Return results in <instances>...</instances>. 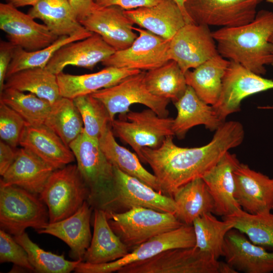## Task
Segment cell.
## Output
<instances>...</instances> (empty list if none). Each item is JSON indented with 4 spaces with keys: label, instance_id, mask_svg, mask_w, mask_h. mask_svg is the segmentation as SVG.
<instances>
[{
    "label": "cell",
    "instance_id": "8992f818",
    "mask_svg": "<svg viewBox=\"0 0 273 273\" xmlns=\"http://www.w3.org/2000/svg\"><path fill=\"white\" fill-rule=\"evenodd\" d=\"M88 195L77 165L69 164L53 172L39 197L47 205L52 223L75 213Z\"/></svg>",
    "mask_w": 273,
    "mask_h": 273
},
{
    "label": "cell",
    "instance_id": "4fadbf2b",
    "mask_svg": "<svg viewBox=\"0 0 273 273\" xmlns=\"http://www.w3.org/2000/svg\"><path fill=\"white\" fill-rule=\"evenodd\" d=\"M218 54L216 42L209 27L186 23L169 42L168 55L185 73Z\"/></svg>",
    "mask_w": 273,
    "mask_h": 273
},
{
    "label": "cell",
    "instance_id": "1f68e13d",
    "mask_svg": "<svg viewBox=\"0 0 273 273\" xmlns=\"http://www.w3.org/2000/svg\"><path fill=\"white\" fill-rule=\"evenodd\" d=\"M99 143L103 153L114 166L159 192L155 176L143 166L139 157L116 142L110 124L102 133Z\"/></svg>",
    "mask_w": 273,
    "mask_h": 273
},
{
    "label": "cell",
    "instance_id": "2e32d148",
    "mask_svg": "<svg viewBox=\"0 0 273 273\" xmlns=\"http://www.w3.org/2000/svg\"><path fill=\"white\" fill-rule=\"evenodd\" d=\"M114 170L116 199L112 212H122L133 207H144L175 215L176 206L173 198L154 190L115 166Z\"/></svg>",
    "mask_w": 273,
    "mask_h": 273
},
{
    "label": "cell",
    "instance_id": "484cf974",
    "mask_svg": "<svg viewBox=\"0 0 273 273\" xmlns=\"http://www.w3.org/2000/svg\"><path fill=\"white\" fill-rule=\"evenodd\" d=\"M173 104L177 115L173 120L172 131L178 139H184L194 126L203 125L206 128L215 131L224 122L213 106L202 100L189 85L184 94Z\"/></svg>",
    "mask_w": 273,
    "mask_h": 273
},
{
    "label": "cell",
    "instance_id": "603a6c76",
    "mask_svg": "<svg viewBox=\"0 0 273 273\" xmlns=\"http://www.w3.org/2000/svg\"><path fill=\"white\" fill-rule=\"evenodd\" d=\"M239 163L236 155L228 151L202 177L214 200V214L226 216L242 209L234 197V172Z\"/></svg>",
    "mask_w": 273,
    "mask_h": 273
},
{
    "label": "cell",
    "instance_id": "8fae6325",
    "mask_svg": "<svg viewBox=\"0 0 273 273\" xmlns=\"http://www.w3.org/2000/svg\"><path fill=\"white\" fill-rule=\"evenodd\" d=\"M263 0H185L192 22L207 26L234 27L251 22Z\"/></svg>",
    "mask_w": 273,
    "mask_h": 273
},
{
    "label": "cell",
    "instance_id": "b9f144b4",
    "mask_svg": "<svg viewBox=\"0 0 273 273\" xmlns=\"http://www.w3.org/2000/svg\"><path fill=\"white\" fill-rule=\"evenodd\" d=\"M27 124L17 112L0 102L1 140L15 148L19 145L21 134Z\"/></svg>",
    "mask_w": 273,
    "mask_h": 273
},
{
    "label": "cell",
    "instance_id": "4dcf8cb0",
    "mask_svg": "<svg viewBox=\"0 0 273 273\" xmlns=\"http://www.w3.org/2000/svg\"><path fill=\"white\" fill-rule=\"evenodd\" d=\"M28 14L42 21L58 37L86 30L74 15L69 0H41L32 6Z\"/></svg>",
    "mask_w": 273,
    "mask_h": 273
},
{
    "label": "cell",
    "instance_id": "ac0fdd59",
    "mask_svg": "<svg viewBox=\"0 0 273 273\" xmlns=\"http://www.w3.org/2000/svg\"><path fill=\"white\" fill-rule=\"evenodd\" d=\"M234 176V197L244 211L252 214L270 212L273 207V178L240 163Z\"/></svg>",
    "mask_w": 273,
    "mask_h": 273
},
{
    "label": "cell",
    "instance_id": "7dc6e473",
    "mask_svg": "<svg viewBox=\"0 0 273 273\" xmlns=\"http://www.w3.org/2000/svg\"><path fill=\"white\" fill-rule=\"evenodd\" d=\"M5 142L0 141V175L2 176L14 162L17 150Z\"/></svg>",
    "mask_w": 273,
    "mask_h": 273
},
{
    "label": "cell",
    "instance_id": "cb8c5ba5",
    "mask_svg": "<svg viewBox=\"0 0 273 273\" xmlns=\"http://www.w3.org/2000/svg\"><path fill=\"white\" fill-rule=\"evenodd\" d=\"M55 170L28 149L17 150L16 158L2 176L0 186H16L39 195Z\"/></svg>",
    "mask_w": 273,
    "mask_h": 273
},
{
    "label": "cell",
    "instance_id": "f1b7e54d",
    "mask_svg": "<svg viewBox=\"0 0 273 273\" xmlns=\"http://www.w3.org/2000/svg\"><path fill=\"white\" fill-rule=\"evenodd\" d=\"M230 61L219 54L185 74L188 85L205 102L214 105L222 87V81Z\"/></svg>",
    "mask_w": 273,
    "mask_h": 273
},
{
    "label": "cell",
    "instance_id": "816d5d0a",
    "mask_svg": "<svg viewBox=\"0 0 273 273\" xmlns=\"http://www.w3.org/2000/svg\"><path fill=\"white\" fill-rule=\"evenodd\" d=\"M259 109H273V106H261V107H258Z\"/></svg>",
    "mask_w": 273,
    "mask_h": 273
},
{
    "label": "cell",
    "instance_id": "7bdbcfd3",
    "mask_svg": "<svg viewBox=\"0 0 273 273\" xmlns=\"http://www.w3.org/2000/svg\"><path fill=\"white\" fill-rule=\"evenodd\" d=\"M0 262H12L18 267L35 271L25 249L10 234L2 229L0 230Z\"/></svg>",
    "mask_w": 273,
    "mask_h": 273
},
{
    "label": "cell",
    "instance_id": "4316f807",
    "mask_svg": "<svg viewBox=\"0 0 273 273\" xmlns=\"http://www.w3.org/2000/svg\"><path fill=\"white\" fill-rule=\"evenodd\" d=\"M141 71L109 66L95 73L82 75H73L62 72L58 74L57 77L61 96L73 99L113 86L126 77Z\"/></svg>",
    "mask_w": 273,
    "mask_h": 273
},
{
    "label": "cell",
    "instance_id": "9f6ffc18",
    "mask_svg": "<svg viewBox=\"0 0 273 273\" xmlns=\"http://www.w3.org/2000/svg\"><path fill=\"white\" fill-rule=\"evenodd\" d=\"M94 1H95V2H96V0H94Z\"/></svg>",
    "mask_w": 273,
    "mask_h": 273
},
{
    "label": "cell",
    "instance_id": "c3c4849f",
    "mask_svg": "<svg viewBox=\"0 0 273 273\" xmlns=\"http://www.w3.org/2000/svg\"><path fill=\"white\" fill-rule=\"evenodd\" d=\"M6 3L18 8L26 6H33L41 0H4Z\"/></svg>",
    "mask_w": 273,
    "mask_h": 273
},
{
    "label": "cell",
    "instance_id": "52a82bcc",
    "mask_svg": "<svg viewBox=\"0 0 273 273\" xmlns=\"http://www.w3.org/2000/svg\"><path fill=\"white\" fill-rule=\"evenodd\" d=\"M125 116L127 121L114 119L111 127L114 134L128 144L141 161L143 148H157L167 136H174L173 119L160 117L149 108L140 112L129 111Z\"/></svg>",
    "mask_w": 273,
    "mask_h": 273
},
{
    "label": "cell",
    "instance_id": "d6986e66",
    "mask_svg": "<svg viewBox=\"0 0 273 273\" xmlns=\"http://www.w3.org/2000/svg\"><path fill=\"white\" fill-rule=\"evenodd\" d=\"M225 261L238 272H273V251L254 244L243 233L233 228L226 234L223 245Z\"/></svg>",
    "mask_w": 273,
    "mask_h": 273
},
{
    "label": "cell",
    "instance_id": "f546056e",
    "mask_svg": "<svg viewBox=\"0 0 273 273\" xmlns=\"http://www.w3.org/2000/svg\"><path fill=\"white\" fill-rule=\"evenodd\" d=\"M172 198L176 206L175 215L184 224L192 225L197 217L214 212V200L201 177L179 188Z\"/></svg>",
    "mask_w": 273,
    "mask_h": 273
},
{
    "label": "cell",
    "instance_id": "f6af8a7d",
    "mask_svg": "<svg viewBox=\"0 0 273 273\" xmlns=\"http://www.w3.org/2000/svg\"><path fill=\"white\" fill-rule=\"evenodd\" d=\"M164 0H96V4L101 7L117 6L124 10L151 7Z\"/></svg>",
    "mask_w": 273,
    "mask_h": 273
},
{
    "label": "cell",
    "instance_id": "bcb514c9",
    "mask_svg": "<svg viewBox=\"0 0 273 273\" xmlns=\"http://www.w3.org/2000/svg\"><path fill=\"white\" fill-rule=\"evenodd\" d=\"M69 1L73 13L79 22L89 15L97 6L94 0H69Z\"/></svg>",
    "mask_w": 273,
    "mask_h": 273
},
{
    "label": "cell",
    "instance_id": "f5cc1de1",
    "mask_svg": "<svg viewBox=\"0 0 273 273\" xmlns=\"http://www.w3.org/2000/svg\"><path fill=\"white\" fill-rule=\"evenodd\" d=\"M269 41L273 43V34L269 39Z\"/></svg>",
    "mask_w": 273,
    "mask_h": 273
},
{
    "label": "cell",
    "instance_id": "ab89813d",
    "mask_svg": "<svg viewBox=\"0 0 273 273\" xmlns=\"http://www.w3.org/2000/svg\"><path fill=\"white\" fill-rule=\"evenodd\" d=\"M14 238L26 251L31 265L38 272L69 273L82 261L68 260L63 254L59 255L41 249L31 240L25 232Z\"/></svg>",
    "mask_w": 273,
    "mask_h": 273
},
{
    "label": "cell",
    "instance_id": "6da1fadb",
    "mask_svg": "<svg viewBox=\"0 0 273 273\" xmlns=\"http://www.w3.org/2000/svg\"><path fill=\"white\" fill-rule=\"evenodd\" d=\"M167 136L157 148L142 150V162L152 169L159 192L172 198L180 187L202 176L211 170L232 148L239 146L244 138L242 124L237 121L224 122L216 130L211 141L200 147L183 148Z\"/></svg>",
    "mask_w": 273,
    "mask_h": 273
},
{
    "label": "cell",
    "instance_id": "d4e9b609",
    "mask_svg": "<svg viewBox=\"0 0 273 273\" xmlns=\"http://www.w3.org/2000/svg\"><path fill=\"white\" fill-rule=\"evenodd\" d=\"M124 12L133 24L168 40L186 24L180 9L174 0H164L151 7Z\"/></svg>",
    "mask_w": 273,
    "mask_h": 273
},
{
    "label": "cell",
    "instance_id": "ba28073f",
    "mask_svg": "<svg viewBox=\"0 0 273 273\" xmlns=\"http://www.w3.org/2000/svg\"><path fill=\"white\" fill-rule=\"evenodd\" d=\"M145 72L128 76L118 83L91 94L106 108L111 121L116 115H125L131 105L140 104L153 110L160 117H167L170 100L156 96L148 89L145 82Z\"/></svg>",
    "mask_w": 273,
    "mask_h": 273
},
{
    "label": "cell",
    "instance_id": "e0dca14e",
    "mask_svg": "<svg viewBox=\"0 0 273 273\" xmlns=\"http://www.w3.org/2000/svg\"><path fill=\"white\" fill-rule=\"evenodd\" d=\"M117 6L101 7L97 5L92 13L80 21L87 30L99 34L116 51L130 47L138 37L133 23Z\"/></svg>",
    "mask_w": 273,
    "mask_h": 273
},
{
    "label": "cell",
    "instance_id": "7a4b0ae2",
    "mask_svg": "<svg viewBox=\"0 0 273 273\" xmlns=\"http://www.w3.org/2000/svg\"><path fill=\"white\" fill-rule=\"evenodd\" d=\"M273 12L260 10L250 22L212 32L218 54L251 71L264 75L265 66L273 65Z\"/></svg>",
    "mask_w": 273,
    "mask_h": 273
},
{
    "label": "cell",
    "instance_id": "30bf717a",
    "mask_svg": "<svg viewBox=\"0 0 273 273\" xmlns=\"http://www.w3.org/2000/svg\"><path fill=\"white\" fill-rule=\"evenodd\" d=\"M193 225L184 224L175 230L156 236L140 244L117 260L102 264L80 262L74 271L78 273H111L129 264L150 259L165 250L195 246Z\"/></svg>",
    "mask_w": 273,
    "mask_h": 273
},
{
    "label": "cell",
    "instance_id": "f907efd6",
    "mask_svg": "<svg viewBox=\"0 0 273 273\" xmlns=\"http://www.w3.org/2000/svg\"><path fill=\"white\" fill-rule=\"evenodd\" d=\"M180 9L186 21V23L192 22L189 16L188 15L185 8V0H174Z\"/></svg>",
    "mask_w": 273,
    "mask_h": 273
},
{
    "label": "cell",
    "instance_id": "7c38bea8",
    "mask_svg": "<svg viewBox=\"0 0 273 273\" xmlns=\"http://www.w3.org/2000/svg\"><path fill=\"white\" fill-rule=\"evenodd\" d=\"M139 35L132 44L117 51L102 62L106 67L141 70H150L170 60V40L142 28L133 27Z\"/></svg>",
    "mask_w": 273,
    "mask_h": 273
},
{
    "label": "cell",
    "instance_id": "7402d4cb",
    "mask_svg": "<svg viewBox=\"0 0 273 273\" xmlns=\"http://www.w3.org/2000/svg\"><path fill=\"white\" fill-rule=\"evenodd\" d=\"M19 145L31 151L54 170L73 162L75 156L59 135L44 124H27L21 134Z\"/></svg>",
    "mask_w": 273,
    "mask_h": 273
},
{
    "label": "cell",
    "instance_id": "f35d334b",
    "mask_svg": "<svg viewBox=\"0 0 273 273\" xmlns=\"http://www.w3.org/2000/svg\"><path fill=\"white\" fill-rule=\"evenodd\" d=\"M231 221L234 228L243 233L254 244L273 247V214H252L242 209L234 214L222 217Z\"/></svg>",
    "mask_w": 273,
    "mask_h": 273
},
{
    "label": "cell",
    "instance_id": "5b68a950",
    "mask_svg": "<svg viewBox=\"0 0 273 273\" xmlns=\"http://www.w3.org/2000/svg\"><path fill=\"white\" fill-rule=\"evenodd\" d=\"M47 205L37 195L16 186H0V226L14 236L49 222Z\"/></svg>",
    "mask_w": 273,
    "mask_h": 273
},
{
    "label": "cell",
    "instance_id": "8d00e7d4",
    "mask_svg": "<svg viewBox=\"0 0 273 273\" xmlns=\"http://www.w3.org/2000/svg\"><path fill=\"white\" fill-rule=\"evenodd\" d=\"M0 102L15 110L28 124L32 126L44 124L52 108V104L45 99L8 87H5L0 93Z\"/></svg>",
    "mask_w": 273,
    "mask_h": 273
},
{
    "label": "cell",
    "instance_id": "9a60e30c",
    "mask_svg": "<svg viewBox=\"0 0 273 273\" xmlns=\"http://www.w3.org/2000/svg\"><path fill=\"white\" fill-rule=\"evenodd\" d=\"M0 29L17 47L34 51L48 47L59 37L44 24L7 3L0 4Z\"/></svg>",
    "mask_w": 273,
    "mask_h": 273
},
{
    "label": "cell",
    "instance_id": "9c48e42d",
    "mask_svg": "<svg viewBox=\"0 0 273 273\" xmlns=\"http://www.w3.org/2000/svg\"><path fill=\"white\" fill-rule=\"evenodd\" d=\"M218 260L196 247L171 249L120 268L118 273H217Z\"/></svg>",
    "mask_w": 273,
    "mask_h": 273
},
{
    "label": "cell",
    "instance_id": "60d3db41",
    "mask_svg": "<svg viewBox=\"0 0 273 273\" xmlns=\"http://www.w3.org/2000/svg\"><path fill=\"white\" fill-rule=\"evenodd\" d=\"M73 100L81 115L83 131L89 136L99 140L111 122L106 108L92 95L78 96Z\"/></svg>",
    "mask_w": 273,
    "mask_h": 273
},
{
    "label": "cell",
    "instance_id": "83f0119b",
    "mask_svg": "<svg viewBox=\"0 0 273 273\" xmlns=\"http://www.w3.org/2000/svg\"><path fill=\"white\" fill-rule=\"evenodd\" d=\"M94 231L90 244L82 261L90 264H102L117 260L130 250L112 229L107 212L95 209Z\"/></svg>",
    "mask_w": 273,
    "mask_h": 273
},
{
    "label": "cell",
    "instance_id": "ee69618b",
    "mask_svg": "<svg viewBox=\"0 0 273 273\" xmlns=\"http://www.w3.org/2000/svg\"><path fill=\"white\" fill-rule=\"evenodd\" d=\"M16 46L10 41L0 42V93L4 89L8 69L13 59Z\"/></svg>",
    "mask_w": 273,
    "mask_h": 273
},
{
    "label": "cell",
    "instance_id": "ffe728a7",
    "mask_svg": "<svg viewBox=\"0 0 273 273\" xmlns=\"http://www.w3.org/2000/svg\"><path fill=\"white\" fill-rule=\"evenodd\" d=\"M99 34L94 33L81 40L67 44L59 49L46 68L57 75L69 65L92 69L115 52Z\"/></svg>",
    "mask_w": 273,
    "mask_h": 273
},
{
    "label": "cell",
    "instance_id": "836d02e7",
    "mask_svg": "<svg viewBox=\"0 0 273 273\" xmlns=\"http://www.w3.org/2000/svg\"><path fill=\"white\" fill-rule=\"evenodd\" d=\"M145 82L151 94L173 103L184 94L188 86L185 73L172 60L145 72Z\"/></svg>",
    "mask_w": 273,
    "mask_h": 273
},
{
    "label": "cell",
    "instance_id": "11a10c76",
    "mask_svg": "<svg viewBox=\"0 0 273 273\" xmlns=\"http://www.w3.org/2000/svg\"><path fill=\"white\" fill-rule=\"evenodd\" d=\"M272 210H273V207H272Z\"/></svg>",
    "mask_w": 273,
    "mask_h": 273
},
{
    "label": "cell",
    "instance_id": "277c9868",
    "mask_svg": "<svg viewBox=\"0 0 273 273\" xmlns=\"http://www.w3.org/2000/svg\"><path fill=\"white\" fill-rule=\"evenodd\" d=\"M107 215L112 229L130 252L156 236L184 225L174 214L144 207Z\"/></svg>",
    "mask_w": 273,
    "mask_h": 273
},
{
    "label": "cell",
    "instance_id": "db71d44e",
    "mask_svg": "<svg viewBox=\"0 0 273 273\" xmlns=\"http://www.w3.org/2000/svg\"><path fill=\"white\" fill-rule=\"evenodd\" d=\"M267 2L273 4V0H266Z\"/></svg>",
    "mask_w": 273,
    "mask_h": 273
},
{
    "label": "cell",
    "instance_id": "e575fe53",
    "mask_svg": "<svg viewBox=\"0 0 273 273\" xmlns=\"http://www.w3.org/2000/svg\"><path fill=\"white\" fill-rule=\"evenodd\" d=\"M192 225L196 239L195 246L217 260L223 256L225 236L234 228V223L229 220H219L212 213H209L197 217Z\"/></svg>",
    "mask_w": 273,
    "mask_h": 273
},
{
    "label": "cell",
    "instance_id": "681fc988",
    "mask_svg": "<svg viewBox=\"0 0 273 273\" xmlns=\"http://www.w3.org/2000/svg\"><path fill=\"white\" fill-rule=\"evenodd\" d=\"M230 264L226 261H219L217 268V273H238Z\"/></svg>",
    "mask_w": 273,
    "mask_h": 273
},
{
    "label": "cell",
    "instance_id": "74e56055",
    "mask_svg": "<svg viewBox=\"0 0 273 273\" xmlns=\"http://www.w3.org/2000/svg\"><path fill=\"white\" fill-rule=\"evenodd\" d=\"M93 34L86 29L72 35L60 36L50 46L34 51H28L17 47L8 69L6 78L24 69L46 67L55 53L61 48L72 42L86 38Z\"/></svg>",
    "mask_w": 273,
    "mask_h": 273
},
{
    "label": "cell",
    "instance_id": "44dd1931",
    "mask_svg": "<svg viewBox=\"0 0 273 273\" xmlns=\"http://www.w3.org/2000/svg\"><path fill=\"white\" fill-rule=\"evenodd\" d=\"M94 208L86 201L73 214L55 222H49L36 231L54 236L70 248V256L82 261L92 241L90 222Z\"/></svg>",
    "mask_w": 273,
    "mask_h": 273
},
{
    "label": "cell",
    "instance_id": "3957f363",
    "mask_svg": "<svg viewBox=\"0 0 273 273\" xmlns=\"http://www.w3.org/2000/svg\"><path fill=\"white\" fill-rule=\"evenodd\" d=\"M69 147L88 190L87 202L94 209L113 211L116 199L114 166L102 151L99 140L83 131Z\"/></svg>",
    "mask_w": 273,
    "mask_h": 273
},
{
    "label": "cell",
    "instance_id": "5bb4252c",
    "mask_svg": "<svg viewBox=\"0 0 273 273\" xmlns=\"http://www.w3.org/2000/svg\"><path fill=\"white\" fill-rule=\"evenodd\" d=\"M273 89V80L265 78L230 61L222 81L217 102L213 105L220 119L225 122L230 114L239 111L241 102L254 94Z\"/></svg>",
    "mask_w": 273,
    "mask_h": 273
},
{
    "label": "cell",
    "instance_id": "d6a6232c",
    "mask_svg": "<svg viewBox=\"0 0 273 273\" xmlns=\"http://www.w3.org/2000/svg\"><path fill=\"white\" fill-rule=\"evenodd\" d=\"M5 87L30 92L52 105L62 97L57 75L46 67L28 68L16 72L6 78Z\"/></svg>",
    "mask_w": 273,
    "mask_h": 273
},
{
    "label": "cell",
    "instance_id": "d590c367",
    "mask_svg": "<svg viewBox=\"0 0 273 273\" xmlns=\"http://www.w3.org/2000/svg\"><path fill=\"white\" fill-rule=\"evenodd\" d=\"M44 125L68 146L83 131V121L73 99L62 97L52 105Z\"/></svg>",
    "mask_w": 273,
    "mask_h": 273
}]
</instances>
